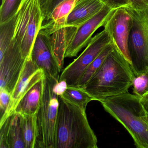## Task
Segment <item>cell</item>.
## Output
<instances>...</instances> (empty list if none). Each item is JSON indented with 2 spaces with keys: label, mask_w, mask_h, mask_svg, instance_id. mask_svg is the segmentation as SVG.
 Returning <instances> with one entry per match:
<instances>
[{
  "label": "cell",
  "mask_w": 148,
  "mask_h": 148,
  "mask_svg": "<svg viewBox=\"0 0 148 148\" xmlns=\"http://www.w3.org/2000/svg\"><path fill=\"white\" fill-rule=\"evenodd\" d=\"M135 77L131 66L115 47L83 88L95 100L128 92Z\"/></svg>",
  "instance_id": "obj_1"
},
{
  "label": "cell",
  "mask_w": 148,
  "mask_h": 148,
  "mask_svg": "<svg viewBox=\"0 0 148 148\" xmlns=\"http://www.w3.org/2000/svg\"><path fill=\"white\" fill-rule=\"evenodd\" d=\"M55 148H97V139L85 111L59 97Z\"/></svg>",
  "instance_id": "obj_2"
},
{
  "label": "cell",
  "mask_w": 148,
  "mask_h": 148,
  "mask_svg": "<svg viewBox=\"0 0 148 148\" xmlns=\"http://www.w3.org/2000/svg\"><path fill=\"white\" fill-rule=\"evenodd\" d=\"M141 98L127 92L99 102L107 112L124 126L137 148H148L147 114Z\"/></svg>",
  "instance_id": "obj_3"
},
{
  "label": "cell",
  "mask_w": 148,
  "mask_h": 148,
  "mask_svg": "<svg viewBox=\"0 0 148 148\" xmlns=\"http://www.w3.org/2000/svg\"><path fill=\"white\" fill-rule=\"evenodd\" d=\"M42 81V97L36 114L35 148H55V132L59 101V96L54 92L53 88L58 82L45 73Z\"/></svg>",
  "instance_id": "obj_4"
},
{
  "label": "cell",
  "mask_w": 148,
  "mask_h": 148,
  "mask_svg": "<svg viewBox=\"0 0 148 148\" xmlns=\"http://www.w3.org/2000/svg\"><path fill=\"white\" fill-rule=\"evenodd\" d=\"M43 21L40 0H22L15 15L13 39L20 47L25 59L31 56L34 41L41 29Z\"/></svg>",
  "instance_id": "obj_5"
},
{
  "label": "cell",
  "mask_w": 148,
  "mask_h": 148,
  "mask_svg": "<svg viewBox=\"0 0 148 148\" xmlns=\"http://www.w3.org/2000/svg\"><path fill=\"white\" fill-rule=\"evenodd\" d=\"M132 18L129 40L132 68L135 76L148 70V10L140 11L124 7Z\"/></svg>",
  "instance_id": "obj_6"
},
{
  "label": "cell",
  "mask_w": 148,
  "mask_h": 148,
  "mask_svg": "<svg viewBox=\"0 0 148 148\" xmlns=\"http://www.w3.org/2000/svg\"><path fill=\"white\" fill-rule=\"evenodd\" d=\"M111 42L110 35L105 30L92 38L83 53L64 69L59 81L65 80L68 86H77L87 67Z\"/></svg>",
  "instance_id": "obj_7"
},
{
  "label": "cell",
  "mask_w": 148,
  "mask_h": 148,
  "mask_svg": "<svg viewBox=\"0 0 148 148\" xmlns=\"http://www.w3.org/2000/svg\"><path fill=\"white\" fill-rule=\"evenodd\" d=\"M132 18L125 8L114 9L104 25L112 42L131 66L129 49V40Z\"/></svg>",
  "instance_id": "obj_8"
},
{
  "label": "cell",
  "mask_w": 148,
  "mask_h": 148,
  "mask_svg": "<svg viewBox=\"0 0 148 148\" xmlns=\"http://www.w3.org/2000/svg\"><path fill=\"white\" fill-rule=\"evenodd\" d=\"M26 60L20 47L13 39L5 51L0 53V88L12 94Z\"/></svg>",
  "instance_id": "obj_9"
},
{
  "label": "cell",
  "mask_w": 148,
  "mask_h": 148,
  "mask_svg": "<svg viewBox=\"0 0 148 148\" xmlns=\"http://www.w3.org/2000/svg\"><path fill=\"white\" fill-rule=\"evenodd\" d=\"M30 57L45 74L59 81L61 70L53 53L50 36L42 30L36 37Z\"/></svg>",
  "instance_id": "obj_10"
},
{
  "label": "cell",
  "mask_w": 148,
  "mask_h": 148,
  "mask_svg": "<svg viewBox=\"0 0 148 148\" xmlns=\"http://www.w3.org/2000/svg\"><path fill=\"white\" fill-rule=\"evenodd\" d=\"M44 74V71L38 67L31 57L27 59L11 94V101L7 110L1 118L0 126L4 123L8 118L14 113V110L22 97L35 83L42 79Z\"/></svg>",
  "instance_id": "obj_11"
},
{
  "label": "cell",
  "mask_w": 148,
  "mask_h": 148,
  "mask_svg": "<svg viewBox=\"0 0 148 148\" xmlns=\"http://www.w3.org/2000/svg\"><path fill=\"white\" fill-rule=\"evenodd\" d=\"M114 9L105 5L92 18L77 27L76 34L66 51L65 58L76 57L89 44L92 36L99 27L103 26Z\"/></svg>",
  "instance_id": "obj_12"
},
{
  "label": "cell",
  "mask_w": 148,
  "mask_h": 148,
  "mask_svg": "<svg viewBox=\"0 0 148 148\" xmlns=\"http://www.w3.org/2000/svg\"><path fill=\"white\" fill-rule=\"evenodd\" d=\"M0 131V148H25L20 114L8 118Z\"/></svg>",
  "instance_id": "obj_13"
},
{
  "label": "cell",
  "mask_w": 148,
  "mask_h": 148,
  "mask_svg": "<svg viewBox=\"0 0 148 148\" xmlns=\"http://www.w3.org/2000/svg\"><path fill=\"white\" fill-rule=\"evenodd\" d=\"M105 6L101 0H79L67 18L66 26L79 27L95 16Z\"/></svg>",
  "instance_id": "obj_14"
},
{
  "label": "cell",
  "mask_w": 148,
  "mask_h": 148,
  "mask_svg": "<svg viewBox=\"0 0 148 148\" xmlns=\"http://www.w3.org/2000/svg\"><path fill=\"white\" fill-rule=\"evenodd\" d=\"M79 0H64L56 6L47 19L43 21L41 29L50 35L66 26V20Z\"/></svg>",
  "instance_id": "obj_15"
},
{
  "label": "cell",
  "mask_w": 148,
  "mask_h": 148,
  "mask_svg": "<svg viewBox=\"0 0 148 148\" xmlns=\"http://www.w3.org/2000/svg\"><path fill=\"white\" fill-rule=\"evenodd\" d=\"M77 27L65 26L49 35L53 53L60 69L64 66L66 51L72 40Z\"/></svg>",
  "instance_id": "obj_16"
},
{
  "label": "cell",
  "mask_w": 148,
  "mask_h": 148,
  "mask_svg": "<svg viewBox=\"0 0 148 148\" xmlns=\"http://www.w3.org/2000/svg\"><path fill=\"white\" fill-rule=\"evenodd\" d=\"M43 92L42 79L35 83L24 95L16 106L14 113L34 115L39 107Z\"/></svg>",
  "instance_id": "obj_17"
},
{
  "label": "cell",
  "mask_w": 148,
  "mask_h": 148,
  "mask_svg": "<svg viewBox=\"0 0 148 148\" xmlns=\"http://www.w3.org/2000/svg\"><path fill=\"white\" fill-rule=\"evenodd\" d=\"M59 97H61L67 102L77 106L85 111L88 103L95 100L83 88L77 86H68L64 94Z\"/></svg>",
  "instance_id": "obj_18"
},
{
  "label": "cell",
  "mask_w": 148,
  "mask_h": 148,
  "mask_svg": "<svg viewBox=\"0 0 148 148\" xmlns=\"http://www.w3.org/2000/svg\"><path fill=\"white\" fill-rule=\"evenodd\" d=\"M20 115L25 148H35L37 136L36 114Z\"/></svg>",
  "instance_id": "obj_19"
},
{
  "label": "cell",
  "mask_w": 148,
  "mask_h": 148,
  "mask_svg": "<svg viewBox=\"0 0 148 148\" xmlns=\"http://www.w3.org/2000/svg\"><path fill=\"white\" fill-rule=\"evenodd\" d=\"M114 48V45L111 42L104 48L86 70L79 80L77 86L83 88L85 86L88 81L101 67L109 53Z\"/></svg>",
  "instance_id": "obj_20"
},
{
  "label": "cell",
  "mask_w": 148,
  "mask_h": 148,
  "mask_svg": "<svg viewBox=\"0 0 148 148\" xmlns=\"http://www.w3.org/2000/svg\"><path fill=\"white\" fill-rule=\"evenodd\" d=\"M22 0H2L0 8V24H4L16 15Z\"/></svg>",
  "instance_id": "obj_21"
},
{
  "label": "cell",
  "mask_w": 148,
  "mask_h": 148,
  "mask_svg": "<svg viewBox=\"0 0 148 148\" xmlns=\"http://www.w3.org/2000/svg\"><path fill=\"white\" fill-rule=\"evenodd\" d=\"M134 95L142 98L148 92V70L135 76L132 82Z\"/></svg>",
  "instance_id": "obj_22"
},
{
  "label": "cell",
  "mask_w": 148,
  "mask_h": 148,
  "mask_svg": "<svg viewBox=\"0 0 148 148\" xmlns=\"http://www.w3.org/2000/svg\"><path fill=\"white\" fill-rule=\"evenodd\" d=\"M11 99V93L4 88H0V110L1 118L7 110Z\"/></svg>",
  "instance_id": "obj_23"
},
{
  "label": "cell",
  "mask_w": 148,
  "mask_h": 148,
  "mask_svg": "<svg viewBox=\"0 0 148 148\" xmlns=\"http://www.w3.org/2000/svg\"><path fill=\"white\" fill-rule=\"evenodd\" d=\"M64 0H48L42 8L43 14V21L48 18L54 8L58 5Z\"/></svg>",
  "instance_id": "obj_24"
},
{
  "label": "cell",
  "mask_w": 148,
  "mask_h": 148,
  "mask_svg": "<svg viewBox=\"0 0 148 148\" xmlns=\"http://www.w3.org/2000/svg\"><path fill=\"white\" fill-rule=\"evenodd\" d=\"M105 5L112 9L130 6L129 0H101Z\"/></svg>",
  "instance_id": "obj_25"
},
{
  "label": "cell",
  "mask_w": 148,
  "mask_h": 148,
  "mask_svg": "<svg viewBox=\"0 0 148 148\" xmlns=\"http://www.w3.org/2000/svg\"><path fill=\"white\" fill-rule=\"evenodd\" d=\"M129 6L137 11L148 10V0H129Z\"/></svg>",
  "instance_id": "obj_26"
},
{
  "label": "cell",
  "mask_w": 148,
  "mask_h": 148,
  "mask_svg": "<svg viewBox=\"0 0 148 148\" xmlns=\"http://www.w3.org/2000/svg\"><path fill=\"white\" fill-rule=\"evenodd\" d=\"M67 86L68 84L65 80L59 81L54 85L53 88V91L59 97L62 96L66 90Z\"/></svg>",
  "instance_id": "obj_27"
},
{
  "label": "cell",
  "mask_w": 148,
  "mask_h": 148,
  "mask_svg": "<svg viewBox=\"0 0 148 148\" xmlns=\"http://www.w3.org/2000/svg\"><path fill=\"white\" fill-rule=\"evenodd\" d=\"M141 102L148 115V92L141 98Z\"/></svg>",
  "instance_id": "obj_28"
},
{
  "label": "cell",
  "mask_w": 148,
  "mask_h": 148,
  "mask_svg": "<svg viewBox=\"0 0 148 148\" xmlns=\"http://www.w3.org/2000/svg\"><path fill=\"white\" fill-rule=\"evenodd\" d=\"M48 0H40V3H41V7L45 5L46 3L47 2Z\"/></svg>",
  "instance_id": "obj_29"
},
{
  "label": "cell",
  "mask_w": 148,
  "mask_h": 148,
  "mask_svg": "<svg viewBox=\"0 0 148 148\" xmlns=\"http://www.w3.org/2000/svg\"><path fill=\"white\" fill-rule=\"evenodd\" d=\"M146 119H147V122H148V114H147V118H146Z\"/></svg>",
  "instance_id": "obj_30"
}]
</instances>
